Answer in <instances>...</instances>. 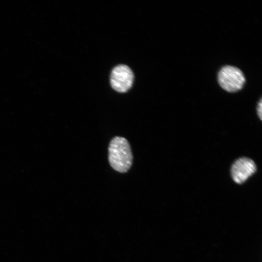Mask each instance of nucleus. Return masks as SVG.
Listing matches in <instances>:
<instances>
[{
    "instance_id": "nucleus-1",
    "label": "nucleus",
    "mask_w": 262,
    "mask_h": 262,
    "mask_svg": "<svg viewBox=\"0 0 262 262\" xmlns=\"http://www.w3.org/2000/svg\"><path fill=\"white\" fill-rule=\"evenodd\" d=\"M110 164L116 171L127 172L131 166L132 154L128 140L124 137L116 136L111 141L108 148Z\"/></svg>"
},
{
    "instance_id": "nucleus-2",
    "label": "nucleus",
    "mask_w": 262,
    "mask_h": 262,
    "mask_svg": "<svg viewBox=\"0 0 262 262\" xmlns=\"http://www.w3.org/2000/svg\"><path fill=\"white\" fill-rule=\"evenodd\" d=\"M245 81L242 71L233 66H223L218 74L219 85L223 89L229 92H234L241 89Z\"/></svg>"
},
{
    "instance_id": "nucleus-3",
    "label": "nucleus",
    "mask_w": 262,
    "mask_h": 262,
    "mask_svg": "<svg viewBox=\"0 0 262 262\" xmlns=\"http://www.w3.org/2000/svg\"><path fill=\"white\" fill-rule=\"evenodd\" d=\"M133 78V73L129 67L124 65H118L112 71L111 85L117 92L124 93L131 87Z\"/></svg>"
},
{
    "instance_id": "nucleus-4",
    "label": "nucleus",
    "mask_w": 262,
    "mask_h": 262,
    "mask_svg": "<svg viewBox=\"0 0 262 262\" xmlns=\"http://www.w3.org/2000/svg\"><path fill=\"white\" fill-rule=\"evenodd\" d=\"M256 171V165L251 159L240 158L235 161L231 168V176L234 181L241 184L244 182Z\"/></svg>"
},
{
    "instance_id": "nucleus-5",
    "label": "nucleus",
    "mask_w": 262,
    "mask_h": 262,
    "mask_svg": "<svg viewBox=\"0 0 262 262\" xmlns=\"http://www.w3.org/2000/svg\"><path fill=\"white\" fill-rule=\"evenodd\" d=\"M262 100L261 99L260 102L258 103V107H257V113L258 114V116H259L260 118L262 119Z\"/></svg>"
}]
</instances>
